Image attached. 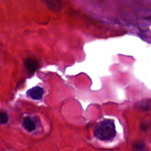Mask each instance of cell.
<instances>
[{"mask_svg":"<svg viewBox=\"0 0 151 151\" xmlns=\"http://www.w3.org/2000/svg\"><path fill=\"white\" fill-rule=\"evenodd\" d=\"M44 2L47 4L49 8L51 9L52 10H54V11H60L63 8V4L60 1L51 0V1H44Z\"/></svg>","mask_w":151,"mask_h":151,"instance_id":"4","label":"cell"},{"mask_svg":"<svg viewBox=\"0 0 151 151\" xmlns=\"http://www.w3.org/2000/svg\"><path fill=\"white\" fill-rule=\"evenodd\" d=\"M8 122V116L5 112H0V124H5Z\"/></svg>","mask_w":151,"mask_h":151,"instance_id":"6","label":"cell"},{"mask_svg":"<svg viewBox=\"0 0 151 151\" xmlns=\"http://www.w3.org/2000/svg\"><path fill=\"white\" fill-rule=\"evenodd\" d=\"M95 137L102 141H111L116 136V128L114 121L106 119L100 122L95 130Z\"/></svg>","mask_w":151,"mask_h":151,"instance_id":"1","label":"cell"},{"mask_svg":"<svg viewBox=\"0 0 151 151\" xmlns=\"http://www.w3.org/2000/svg\"><path fill=\"white\" fill-rule=\"evenodd\" d=\"M22 125L24 128L25 130H27L29 132H32L35 129V124L32 119L29 117H25L23 119Z\"/></svg>","mask_w":151,"mask_h":151,"instance_id":"5","label":"cell"},{"mask_svg":"<svg viewBox=\"0 0 151 151\" xmlns=\"http://www.w3.org/2000/svg\"><path fill=\"white\" fill-rule=\"evenodd\" d=\"M44 91L42 88L36 86V87H33V88L28 90L27 94L29 97H30L31 98L33 99V100H39L42 99L43 95H44Z\"/></svg>","mask_w":151,"mask_h":151,"instance_id":"2","label":"cell"},{"mask_svg":"<svg viewBox=\"0 0 151 151\" xmlns=\"http://www.w3.org/2000/svg\"><path fill=\"white\" fill-rule=\"evenodd\" d=\"M25 67L26 69L29 71L31 73H33L35 70L37 69L38 66V63L36 60L34 58H27L25 60Z\"/></svg>","mask_w":151,"mask_h":151,"instance_id":"3","label":"cell"},{"mask_svg":"<svg viewBox=\"0 0 151 151\" xmlns=\"http://www.w3.org/2000/svg\"><path fill=\"white\" fill-rule=\"evenodd\" d=\"M145 146L143 143H138L137 145L135 146L136 151H142V150L145 151Z\"/></svg>","mask_w":151,"mask_h":151,"instance_id":"7","label":"cell"}]
</instances>
